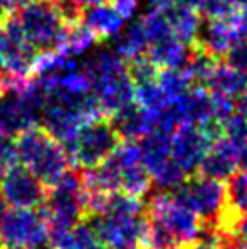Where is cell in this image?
<instances>
[{
  "label": "cell",
  "instance_id": "9c48e42d",
  "mask_svg": "<svg viewBox=\"0 0 247 249\" xmlns=\"http://www.w3.org/2000/svg\"><path fill=\"white\" fill-rule=\"evenodd\" d=\"M211 145L213 140L200 127L182 125L171 135V160L187 177L196 175Z\"/></svg>",
  "mask_w": 247,
  "mask_h": 249
},
{
  "label": "cell",
  "instance_id": "ffe728a7",
  "mask_svg": "<svg viewBox=\"0 0 247 249\" xmlns=\"http://www.w3.org/2000/svg\"><path fill=\"white\" fill-rule=\"evenodd\" d=\"M247 88V73L240 70H234L231 66L220 64L214 71L213 78L209 80L206 89L211 93H220L231 98H238Z\"/></svg>",
  "mask_w": 247,
  "mask_h": 249
},
{
  "label": "cell",
  "instance_id": "f546056e",
  "mask_svg": "<svg viewBox=\"0 0 247 249\" xmlns=\"http://www.w3.org/2000/svg\"><path fill=\"white\" fill-rule=\"evenodd\" d=\"M15 166H20L15 137L0 135V173H4V171H7V169H11Z\"/></svg>",
  "mask_w": 247,
  "mask_h": 249
},
{
  "label": "cell",
  "instance_id": "836d02e7",
  "mask_svg": "<svg viewBox=\"0 0 247 249\" xmlns=\"http://www.w3.org/2000/svg\"><path fill=\"white\" fill-rule=\"evenodd\" d=\"M236 162H238V167H240V171H246V173H247V140L244 142V144H240V147H238Z\"/></svg>",
  "mask_w": 247,
  "mask_h": 249
},
{
  "label": "cell",
  "instance_id": "e0dca14e",
  "mask_svg": "<svg viewBox=\"0 0 247 249\" xmlns=\"http://www.w3.org/2000/svg\"><path fill=\"white\" fill-rule=\"evenodd\" d=\"M49 244L53 249H107L88 220L71 231H49Z\"/></svg>",
  "mask_w": 247,
  "mask_h": 249
},
{
  "label": "cell",
  "instance_id": "f1b7e54d",
  "mask_svg": "<svg viewBox=\"0 0 247 249\" xmlns=\"http://www.w3.org/2000/svg\"><path fill=\"white\" fill-rule=\"evenodd\" d=\"M222 137H226L240 147V144L247 140V120H244L238 113H234L233 117H229L222 124Z\"/></svg>",
  "mask_w": 247,
  "mask_h": 249
},
{
  "label": "cell",
  "instance_id": "8992f818",
  "mask_svg": "<svg viewBox=\"0 0 247 249\" xmlns=\"http://www.w3.org/2000/svg\"><path fill=\"white\" fill-rule=\"evenodd\" d=\"M49 228L40 209H9L0 220V249H40Z\"/></svg>",
  "mask_w": 247,
  "mask_h": 249
},
{
  "label": "cell",
  "instance_id": "e575fe53",
  "mask_svg": "<svg viewBox=\"0 0 247 249\" xmlns=\"http://www.w3.org/2000/svg\"><path fill=\"white\" fill-rule=\"evenodd\" d=\"M238 31L240 36H247V9L238 13Z\"/></svg>",
  "mask_w": 247,
  "mask_h": 249
},
{
  "label": "cell",
  "instance_id": "74e56055",
  "mask_svg": "<svg viewBox=\"0 0 247 249\" xmlns=\"http://www.w3.org/2000/svg\"><path fill=\"white\" fill-rule=\"evenodd\" d=\"M29 2H35V0H11V6H13V9L17 11L18 7L26 6V4H29Z\"/></svg>",
  "mask_w": 247,
  "mask_h": 249
},
{
  "label": "cell",
  "instance_id": "7bdbcfd3",
  "mask_svg": "<svg viewBox=\"0 0 247 249\" xmlns=\"http://www.w3.org/2000/svg\"><path fill=\"white\" fill-rule=\"evenodd\" d=\"M0 18H2V17H0Z\"/></svg>",
  "mask_w": 247,
  "mask_h": 249
},
{
  "label": "cell",
  "instance_id": "8d00e7d4",
  "mask_svg": "<svg viewBox=\"0 0 247 249\" xmlns=\"http://www.w3.org/2000/svg\"><path fill=\"white\" fill-rule=\"evenodd\" d=\"M11 11H15L13 6H11V0H0V17L11 13Z\"/></svg>",
  "mask_w": 247,
  "mask_h": 249
},
{
  "label": "cell",
  "instance_id": "277c9868",
  "mask_svg": "<svg viewBox=\"0 0 247 249\" xmlns=\"http://www.w3.org/2000/svg\"><path fill=\"white\" fill-rule=\"evenodd\" d=\"M144 202L147 214H151L164 224L175 238L176 246L185 249H193L196 246L200 229H202V220L191 209H187L178 200H175L171 191L151 189V193L147 195Z\"/></svg>",
  "mask_w": 247,
  "mask_h": 249
},
{
  "label": "cell",
  "instance_id": "603a6c76",
  "mask_svg": "<svg viewBox=\"0 0 247 249\" xmlns=\"http://www.w3.org/2000/svg\"><path fill=\"white\" fill-rule=\"evenodd\" d=\"M135 102L147 113L158 115L165 106L169 104V98L165 97V93L158 86L157 80H151V82L135 86Z\"/></svg>",
  "mask_w": 247,
  "mask_h": 249
},
{
  "label": "cell",
  "instance_id": "44dd1931",
  "mask_svg": "<svg viewBox=\"0 0 247 249\" xmlns=\"http://www.w3.org/2000/svg\"><path fill=\"white\" fill-rule=\"evenodd\" d=\"M218 66V58H214L213 55H209V53H206V51H202L198 48H193L191 56H189V60L185 64L184 71L187 73L193 86L207 88V84L213 78L214 71H216Z\"/></svg>",
  "mask_w": 247,
  "mask_h": 249
},
{
  "label": "cell",
  "instance_id": "5bb4252c",
  "mask_svg": "<svg viewBox=\"0 0 247 249\" xmlns=\"http://www.w3.org/2000/svg\"><path fill=\"white\" fill-rule=\"evenodd\" d=\"M191 51L193 46H187L175 35H169L151 42L145 55L158 70H184Z\"/></svg>",
  "mask_w": 247,
  "mask_h": 249
},
{
  "label": "cell",
  "instance_id": "30bf717a",
  "mask_svg": "<svg viewBox=\"0 0 247 249\" xmlns=\"http://www.w3.org/2000/svg\"><path fill=\"white\" fill-rule=\"evenodd\" d=\"M236 38H240L238 13L231 17V18H216V20L202 18L198 35L194 38L193 48L202 49V51H206L209 55H213L214 58L222 60V56L226 55L229 46Z\"/></svg>",
  "mask_w": 247,
  "mask_h": 249
},
{
  "label": "cell",
  "instance_id": "cb8c5ba5",
  "mask_svg": "<svg viewBox=\"0 0 247 249\" xmlns=\"http://www.w3.org/2000/svg\"><path fill=\"white\" fill-rule=\"evenodd\" d=\"M157 82L165 93V97L169 98V102L193 88L191 80L184 70H160L157 75Z\"/></svg>",
  "mask_w": 247,
  "mask_h": 249
},
{
  "label": "cell",
  "instance_id": "ac0fdd59",
  "mask_svg": "<svg viewBox=\"0 0 247 249\" xmlns=\"http://www.w3.org/2000/svg\"><path fill=\"white\" fill-rule=\"evenodd\" d=\"M107 48L113 53H117L124 62H129L133 58L147 53L149 42L145 38L142 28L138 26V22H135V24H129L127 28H122V31H118L115 36H111Z\"/></svg>",
  "mask_w": 247,
  "mask_h": 249
},
{
  "label": "cell",
  "instance_id": "83f0119b",
  "mask_svg": "<svg viewBox=\"0 0 247 249\" xmlns=\"http://www.w3.org/2000/svg\"><path fill=\"white\" fill-rule=\"evenodd\" d=\"M222 62L231 66L234 70H240L247 73V36H240L229 46L226 55L222 56Z\"/></svg>",
  "mask_w": 247,
  "mask_h": 249
},
{
  "label": "cell",
  "instance_id": "d6986e66",
  "mask_svg": "<svg viewBox=\"0 0 247 249\" xmlns=\"http://www.w3.org/2000/svg\"><path fill=\"white\" fill-rule=\"evenodd\" d=\"M140 155L144 166L149 169V173H155L157 169L171 160V135L162 131H151L144 139L138 140Z\"/></svg>",
  "mask_w": 247,
  "mask_h": 249
},
{
  "label": "cell",
  "instance_id": "484cf974",
  "mask_svg": "<svg viewBox=\"0 0 247 249\" xmlns=\"http://www.w3.org/2000/svg\"><path fill=\"white\" fill-rule=\"evenodd\" d=\"M125 70H127V75H129V78L133 80L135 86L157 80V75H158V71H160L157 66L147 58V55L137 56V58H133L129 62H125Z\"/></svg>",
  "mask_w": 247,
  "mask_h": 249
},
{
  "label": "cell",
  "instance_id": "7a4b0ae2",
  "mask_svg": "<svg viewBox=\"0 0 247 249\" xmlns=\"http://www.w3.org/2000/svg\"><path fill=\"white\" fill-rule=\"evenodd\" d=\"M15 17L20 24L26 40L38 53L60 49L66 38L68 22L53 0H35L18 7Z\"/></svg>",
  "mask_w": 247,
  "mask_h": 249
},
{
  "label": "cell",
  "instance_id": "4316f807",
  "mask_svg": "<svg viewBox=\"0 0 247 249\" xmlns=\"http://www.w3.org/2000/svg\"><path fill=\"white\" fill-rule=\"evenodd\" d=\"M53 2L56 4L58 11L62 13V17L66 18L68 24H76V22H80L82 9L107 2V0H53Z\"/></svg>",
  "mask_w": 247,
  "mask_h": 249
},
{
  "label": "cell",
  "instance_id": "7402d4cb",
  "mask_svg": "<svg viewBox=\"0 0 247 249\" xmlns=\"http://www.w3.org/2000/svg\"><path fill=\"white\" fill-rule=\"evenodd\" d=\"M100 40L98 36L88 29L84 24L76 22V24H69L68 31H66V38L62 44V51L71 58H76L78 55H84L86 51H89L96 42Z\"/></svg>",
  "mask_w": 247,
  "mask_h": 249
},
{
  "label": "cell",
  "instance_id": "60d3db41",
  "mask_svg": "<svg viewBox=\"0 0 247 249\" xmlns=\"http://www.w3.org/2000/svg\"><path fill=\"white\" fill-rule=\"evenodd\" d=\"M171 249H185V248H180V246H175V248H171Z\"/></svg>",
  "mask_w": 247,
  "mask_h": 249
},
{
  "label": "cell",
  "instance_id": "d4e9b609",
  "mask_svg": "<svg viewBox=\"0 0 247 249\" xmlns=\"http://www.w3.org/2000/svg\"><path fill=\"white\" fill-rule=\"evenodd\" d=\"M138 26L142 28L147 42H157L164 36L173 35L169 20L165 17L164 11H158V9H149L147 13H144L138 20Z\"/></svg>",
  "mask_w": 247,
  "mask_h": 249
},
{
  "label": "cell",
  "instance_id": "ab89813d",
  "mask_svg": "<svg viewBox=\"0 0 247 249\" xmlns=\"http://www.w3.org/2000/svg\"><path fill=\"white\" fill-rule=\"evenodd\" d=\"M193 249H220V248H204V246H196V248H193Z\"/></svg>",
  "mask_w": 247,
  "mask_h": 249
},
{
  "label": "cell",
  "instance_id": "b9f144b4",
  "mask_svg": "<svg viewBox=\"0 0 247 249\" xmlns=\"http://www.w3.org/2000/svg\"><path fill=\"white\" fill-rule=\"evenodd\" d=\"M244 249H247V244H246V246H244Z\"/></svg>",
  "mask_w": 247,
  "mask_h": 249
},
{
  "label": "cell",
  "instance_id": "5b68a950",
  "mask_svg": "<svg viewBox=\"0 0 247 249\" xmlns=\"http://www.w3.org/2000/svg\"><path fill=\"white\" fill-rule=\"evenodd\" d=\"M175 200L191 209L202 222L214 224L226 208V182L191 175L171 191Z\"/></svg>",
  "mask_w": 247,
  "mask_h": 249
},
{
  "label": "cell",
  "instance_id": "4fadbf2b",
  "mask_svg": "<svg viewBox=\"0 0 247 249\" xmlns=\"http://www.w3.org/2000/svg\"><path fill=\"white\" fill-rule=\"evenodd\" d=\"M107 118L113 122L118 137L125 142H138L145 135L155 131V115L142 109L137 102H131Z\"/></svg>",
  "mask_w": 247,
  "mask_h": 249
},
{
  "label": "cell",
  "instance_id": "2e32d148",
  "mask_svg": "<svg viewBox=\"0 0 247 249\" xmlns=\"http://www.w3.org/2000/svg\"><path fill=\"white\" fill-rule=\"evenodd\" d=\"M164 13L169 20L173 35L187 46H193L202 24V15L191 0H180L178 4L165 9Z\"/></svg>",
  "mask_w": 247,
  "mask_h": 249
},
{
  "label": "cell",
  "instance_id": "1f68e13d",
  "mask_svg": "<svg viewBox=\"0 0 247 249\" xmlns=\"http://www.w3.org/2000/svg\"><path fill=\"white\" fill-rule=\"evenodd\" d=\"M178 2L180 0H147L149 9H158V11H165V9H169V7L178 4Z\"/></svg>",
  "mask_w": 247,
  "mask_h": 249
},
{
  "label": "cell",
  "instance_id": "f35d334b",
  "mask_svg": "<svg viewBox=\"0 0 247 249\" xmlns=\"http://www.w3.org/2000/svg\"><path fill=\"white\" fill-rule=\"evenodd\" d=\"M6 202L2 200V196H0V220H2V218H4V214H6Z\"/></svg>",
  "mask_w": 247,
  "mask_h": 249
},
{
  "label": "cell",
  "instance_id": "d590c367",
  "mask_svg": "<svg viewBox=\"0 0 247 249\" xmlns=\"http://www.w3.org/2000/svg\"><path fill=\"white\" fill-rule=\"evenodd\" d=\"M238 235H240L242 240L247 244V213L242 216L240 224H238Z\"/></svg>",
  "mask_w": 247,
  "mask_h": 249
},
{
  "label": "cell",
  "instance_id": "6da1fadb",
  "mask_svg": "<svg viewBox=\"0 0 247 249\" xmlns=\"http://www.w3.org/2000/svg\"><path fill=\"white\" fill-rule=\"evenodd\" d=\"M15 142L20 164L28 167L46 187L55 186L69 169V157L64 145L40 125L18 133Z\"/></svg>",
  "mask_w": 247,
  "mask_h": 249
},
{
  "label": "cell",
  "instance_id": "3957f363",
  "mask_svg": "<svg viewBox=\"0 0 247 249\" xmlns=\"http://www.w3.org/2000/svg\"><path fill=\"white\" fill-rule=\"evenodd\" d=\"M122 139L107 117H98L82 125L75 140L64 145L69 157V164L80 169H93L109 159Z\"/></svg>",
  "mask_w": 247,
  "mask_h": 249
},
{
  "label": "cell",
  "instance_id": "52a82bcc",
  "mask_svg": "<svg viewBox=\"0 0 247 249\" xmlns=\"http://www.w3.org/2000/svg\"><path fill=\"white\" fill-rule=\"evenodd\" d=\"M86 220L89 222L96 236L107 249H138L147 222V213L131 214L106 211Z\"/></svg>",
  "mask_w": 247,
  "mask_h": 249
},
{
  "label": "cell",
  "instance_id": "8fae6325",
  "mask_svg": "<svg viewBox=\"0 0 247 249\" xmlns=\"http://www.w3.org/2000/svg\"><path fill=\"white\" fill-rule=\"evenodd\" d=\"M40 125V120L17 89H7L0 97V133L17 137L29 127Z\"/></svg>",
  "mask_w": 247,
  "mask_h": 249
},
{
  "label": "cell",
  "instance_id": "4dcf8cb0",
  "mask_svg": "<svg viewBox=\"0 0 247 249\" xmlns=\"http://www.w3.org/2000/svg\"><path fill=\"white\" fill-rule=\"evenodd\" d=\"M111 4H113L118 13L127 20V18H131V17L135 15V11L138 9L140 0H111Z\"/></svg>",
  "mask_w": 247,
  "mask_h": 249
},
{
  "label": "cell",
  "instance_id": "ba28073f",
  "mask_svg": "<svg viewBox=\"0 0 247 249\" xmlns=\"http://www.w3.org/2000/svg\"><path fill=\"white\" fill-rule=\"evenodd\" d=\"M48 191L49 187L22 164L0 173V196L13 209H40L48 200Z\"/></svg>",
  "mask_w": 247,
  "mask_h": 249
},
{
  "label": "cell",
  "instance_id": "7c38bea8",
  "mask_svg": "<svg viewBox=\"0 0 247 249\" xmlns=\"http://www.w3.org/2000/svg\"><path fill=\"white\" fill-rule=\"evenodd\" d=\"M236 155H238V145L227 140L226 137H220L218 140H214L211 149L204 157L196 175L218 182H227L236 173L238 167Z\"/></svg>",
  "mask_w": 247,
  "mask_h": 249
},
{
  "label": "cell",
  "instance_id": "d6a6232c",
  "mask_svg": "<svg viewBox=\"0 0 247 249\" xmlns=\"http://www.w3.org/2000/svg\"><path fill=\"white\" fill-rule=\"evenodd\" d=\"M234 102H236V113H238L244 120H247V88Z\"/></svg>",
  "mask_w": 247,
  "mask_h": 249
},
{
  "label": "cell",
  "instance_id": "9a60e30c",
  "mask_svg": "<svg viewBox=\"0 0 247 249\" xmlns=\"http://www.w3.org/2000/svg\"><path fill=\"white\" fill-rule=\"evenodd\" d=\"M124 18L111 2H102L96 6L86 7L80 13V24L91 29L98 38H111L124 28Z\"/></svg>",
  "mask_w": 247,
  "mask_h": 249
}]
</instances>
